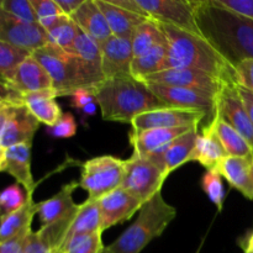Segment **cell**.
<instances>
[{
	"label": "cell",
	"instance_id": "cell-1",
	"mask_svg": "<svg viewBox=\"0 0 253 253\" xmlns=\"http://www.w3.org/2000/svg\"><path fill=\"white\" fill-rule=\"evenodd\" d=\"M195 21L205 40L231 64L253 59V20L230 12L211 0L195 1Z\"/></svg>",
	"mask_w": 253,
	"mask_h": 253
},
{
	"label": "cell",
	"instance_id": "cell-2",
	"mask_svg": "<svg viewBox=\"0 0 253 253\" xmlns=\"http://www.w3.org/2000/svg\"><path fill=\"white\" fill-rule=\"evenodd\" d=\"M161 24V22H160ZM168 42L166 69L188 68L216 77L224 83H235V68L202 35L172 25L161 24Z\"/></svg>",
	"mask_w": 253,
	"mask_h": 253
},
{
	"label": "cell",
	"instance_id": "cell-3",
	"mask_svg": "<svg viewBox=\"0 0 253 253\" xmlns=\"http://www.w3.org/2000/svg\"><path fill=\"white\" fill-rule=\"evenodd\" d=\"M94 98L104 120L114 123L131 124L141 114L169 108L132 76L106 79L94 90Z\"/></svg>",
	"mask_w": 253,
	"mask_h": 253
},
{
	"label": "cell",
	"instance_id": "cell-4",
	"mask_svg": "<svg viewBox=\"0 0 253 253\" xmlns=\"http://www.w3.org/2000/svg\"><path fill=\"white\" fill-rule=\"evenodd\" d=\"M175 215V208L166 202L162 192L157 193L141 207L136 221L105 246L104 253H141L152 240L165 232Z\"/></svg>",
	"mask_w": 253,
	"mask_h": 253
},
{
	"label": "cell",
	"instance_id": "cell-5",
	"mask_svg": "<svg viewBox=\"0 0 253 253\" xmlns=\"http://www.w3.org/2000/svg\"><path fill=\"white\" fill-rule=\"evenodd\" d=\"M31 56L48 73L57 98L72 96L82 89L94 91L83 66L74 54L48 43L31 52Z\"/></svg>",
	"mask_w": 253,
	"mask_h": 253
},
{
	"label": "cell",
	"instance_id": "cell-6",
	"mask_svg": "<svg viewBox=\"0 0 253 253\" xmlns=\"http://www.w3.org/2000/svg\"><path fill=\"white\" fill-rule=\"evenodd\" d=\"M101 231V217L99 204L86 199L73 212L54 224L42 226L39 235L53 253H59L72 239L82 235Z\"/></svg>",
	"mask_w": 253,
	"mask_h": 253
},
{
	"label": "cell",
	"instance_id": "cell-7",
	"mask_svg": "<svg viewBox=\"0 0 253 253\" xmlns=\"http://www.w3.org/2000/svg\"><path fill=\"white\" fill-rule=\"evenodd\" d=\"M125 160L114 156H99L82 165L79 187L88 193V199L98 202L104 195L121 187Z\"/></svg>",
	"mask_w": 253,
	"mask_h": 253
},
{
	"label": "cell",
	"instance_id": "cell-8",
	"mask_svg": "<svg viewBox=\"0 0 253 253\" xmlns=\"http://www.w3.org/2000/svg\"><path fill=\"white\" fill-rule=\"evenodd\" d=\"M168 175L150 160L132 155L125 160V169L121 188L137 198L142 204L161 193Z\"/></svg>",
	"mask_w": 253,
	"mask_h": 253
},
{
	"label": "cell",
	"instance_id": "cell-9",
	"mask_svg": "<svg viewBox=\"0 0 253 253\" xmlns=\"http://www.w3.org/2000/svg\"><path fill=\"white\" fill-rule=\"evenodd\" d=\"M142 15L161 24L199 34L195 21V1L187 0H135Z\"/></svg>",
	"mask_w": 253,
	"mask_h": 253
},
{
	"label": "cell",
	"instance_id": "cell-10",
	"mask_svg": "<svg viewBox=\"0 0 253 253\" xmlns=\"http://www.w3.org/2000/svg\"><path fill=\"white\" fill-rule=\"evenodd\" d=\"M143 82L147 84L190 89V90L199 91V93L207 94L214 98H216L224 84H226L211 74L188 68L166 69V71L146 77Z\"/></svg>",
	"mask_w": 253,
	"mask_h": 253
},
{
	"label": "cell",
	"instance_id": "cell-11",
	"mask_svg": "<svg viewBox=\"0 0 253 253\" xmlns=\"http://www.w3.org/2000/svg\"><path fill=\"white\" fill-rule=\"evenodd\" d=\"M0 40L17 48L34 52L48 44L47 32L39 22L22 21L0 7Z\"/></svg>",
	"mask_w": 253,
	"mask_h": 253
},
{
	"label": "cell",
	"instance_id": "cell-12",
	"mask_svg": "<svg viewBox=\"0 0 253 253\" xmlns=\"http://www.w3.org/2000/svg\"><path fill=\"white\" fill-rule=\"evenodd\" d=\"M207 119L204 113L179 108H163L141 114L131 123L132 130L142 131L150 128H193L199 127Z\"/></svg>",
	"mask_w": 253,
	"mask_h": 253
},
{
	"label": "cell",
	"instance_id": "cell-13",
	"mask_svg": "<svg viewBox=\"0 0 253 253\" xmlns=\"http://www.w3.org/2000/svg\"><path fill=\"white\" fill-rule=\"evenodd\" d=\"M215 115L241 133L253 148V125L235 83H226L215 98Z\"/></svg>",
	"mask_w": 253,
	"mask_h": 253
},
{
	"label": "cell",
	"instance_id": "cell-14",
	"mask_svg": "<svg viewBox=\"0 0 253 253\" xmlns=\"http://www.w3.org/2000/svg\"><path fill=\"white\" fill-rule=\"evenodd\" d=\"M147 84V83H146ZM148 88L168 106L204 113L210 121L215 116V98L179 86L147 84Z\"/></svg>",
	"mask_w": 253,
	"mask_h": 253
},
{
	"label": "cell",
	"instance_id": "cell-15",
	"mask_svg": "<svg viewBox=\"0 0 253 253\" xmlns=\"http://www.w3.org/2000/svg\"><path fill=\"white\" fill-rule=\"evenodd\" d=\"M101 217V232L130 220L140 211L142 203L124 188H118L98 200Z\"/></svg>",
	"mask_w": 253,
	"mask_h": 253
},
{
	"label": "cell",
	"instance_id": "cell-16",
	"mask_svg": "<svg viewBox=\"0 0 253 253\" xmlns=\"http://www.w3.org/2000/svg\"><path fill=\"white\" fill-rule=\"evenodd\" d=\"M104 78L114 79L131 76L133 51L131 39L110 36L100 44Z\"/></svg>",
	"mask_w": 253,
	"mask_h": 253
},
{
	"label": "cell",
	"instance_id": "cell-17",
	"mask_svg": "<svg viewBox=\"0 0 253 253\" xmlns=\"http://www.w3.org/2000/svg\"><path fill=\"white\" fill-rule=\"evenodd\" d=\"M198 135H199V127L190 128L189 131L170 142L167 147L145 157L157 166L166 175H169L173 170L182 167L184 163L190 162Z\"/></svg>",
	"mask_w": 253,
	"mask_h": 253
},
{
	"label": "cell",
	"instance_id": "cell-18",
	"mask_svg": "<svg viewBox=\"0 0 253 253\" xmlns=\"http://www.w3.org/2000/svg\"><path fill=\"white\" fill-rule=\"evenodd\" d=\"M40 123L24 104H14L7 125L0 137L5 148L20 143H32Z\"/></svg>",
	"mask_w": 253,
	"mask_h": 253
},
{
	"label": "cell",
	"instance_id": "cell-19",
	"mask_svg": "<svg viewBox=\"0 0 253 253\" xmlns=\"http://www.w3.org/2000/svg\"><path fill=\"white\" fill-rule=\"evenodd\" d=\"M7 84L12 90L19 94L53 89V84L46 69L32 56L27 57L22 63L19 64L7 81Z\"/></svg>",
	"mask_w": 253,
	"mask_h": 253
},
{
	"label": "cell",
	"instance_id": "cell-20",
	"mask_svg": "<svg viewBox=\"0 0 253 253\" xmlns=\"http://www.w3.org/2000/svg\"><path fill=\"white\" fill-rule=\"evenodd\" d=\"M68 52L74 54L79 59L89 82H90L91 86L95 90L105 81L103 74V68H101L100 44L93 41L84 32L79 31L73 46H72V48Z\"/></svg>",
	"mask_w": 253,
	"mask_h": 253
},
{
	"label": "cell",
	"instance_id": "cell-21",
	"mask_svg": "<svg viewBox=\"0 0 253 253\" xmlns=\"http://www.w3.org/2000/svg\"><path fill=\"white\" fill-rule=\"evenodd\" d=\"M71 19L76 22L82 32L98 44H101L109 37L113 36L108 21L95 0H84Z\"/></svg>",
	"mask_w": 253,
	"mask_h": 253
},
{
	"label": "cell",
	"instance_id": "cell-22",
	"mask_svg": "<svg viewBox=\"0 0 253 253\" xmlns=\"http://www.w3.org/2000/svg\"><path fill=\"white\" fill-rule=\"evenodd\" d=\"M194 128V127H193ZM190 128H150V130L135 131L130 132V145L132 146V155L145 156L163 150L170 142L182 136Z\"/></svg>",
	"mask_w": 253,
	"mask_h": 253
},
{
	"label": "cell",
	"instance_id": "cell-23",
	"mask_svg": "<svg viewBox=\"0 0 253 253\" xmlns=\"http://www.w3.org/2000/svg\"><path fill=\"white\" fill-rule=\"evenodd\" d=\"M31 147L32 143H20L6 148L4 172L15 178L26 193H34L36 188L31 173Z\"/></svg>",
	"mask_w": 253,
	"mask_h": 253
},
{
	"label": "cell",
	"instance_id": "cell-24",
	"mask_svg": "<svg viewBox=\"0 0 253 253\" xmlns=\"http://www.w3.org/2000/svg\"><path fill=\"white\" fill-rule=\"evenodd\" d=\"M78 187L79 182H71L68 184H64L56 195L39 203L37 214H39L42 226L54 224L64 219L78 208L79 204H76L73 200V193Z\"/></svg>",
	"mask_w": 253,
	"mask_h": 253
},
{
	"label": "cell",
	"instance_id": "cell-25",
	"mask_svg": "<svg viewBox=\"0 0 253 253\" xmlns=\"http://www.w3.org/2000/svg\"><path fill=\"white\" fill-rule=\"evenodd\" d=\"M95 1L105 16L113 36L131 39L136 27L150 19L142 14L118 6L110 0H95Z\"/></svg>",
	"mask_w": 253,
	"mask_h": 253
},
{
	"label": "cell",
	"instance_id": "cell-26",
	"mask_svg": "<svg viewBox=\"0 0 253 253\" xmlns=\"http://www.w3.org/2000/svg\"><path fill=\"white\" fill-rule=\"evenodd\" d=\"M252 162L246 158L226 156L216 169L232 188L250 200H253Z\"/></svg>",
	"mask_w": 253,
	"mask_h": 253
},
{
	"label": "cell",
	"instance_id": "cell-27",
	"mask_svg": "<svg viewBox=\"0 0 253 253\" xmlns=\"http://www.w3.org/2000/svg\"><path fill=\"white\" fill-rule=\"evenodd\" d=\"M57 94L53 89L21 94V103L29 109L30 113L39 120L40 124L53 127L62 116V109L56 101Z\"/></svg>",
	"mask_w": 253,
	"mask_h": 253
},
{
	"label": "cell",
	"instance_id": "cell-28",
	"mask_svg": "<svg viewBox=\"0 0 253 253\" xmlns=\"http://www.w3.org/2000/svg\"><path fill=\"white\" fill-rule=\"evenodd\" d=\"M226 156V152L215 136L214 131L209 125H205L202 132L198 135L190 162L193 161V162L200 163L203 167L207 168V170L217 169L221 161Z\"/></svg>",
	"mask_w": 253,
	"mask_h": 253
},
{
	"label": "cell",
	"instance_id": "cell-29",
	"mask_svg": "<svg viewBox=\"0 0 253 253\" xmlns=\"http://www.w3.org/2000/svg\"><path fill=\"white\" fill-rule=\"evenodd\" d=\"M208 125L214 131L215 136L220 141L227 156L242 157L246 158V160L253 161L252 146L245 140V137L241 133L237 132L229 124L225 123L221 118L215 115L214 119Z\"/></svg>",
	"mask_w": 253,
	"mask_h": 253
},
{
	"label": "cell",
	"instance_id": "cell-30",
	"mask_svg": "<svg viewBox=\"0 0 253 253\" xmlns=\"http://www.w3.org/2000/svg\"><path fill=\"white\" fill-rule=\"evenodd\" d=\"M32 195L34 193L27 194V202L21 209L0 216V242L12 239L31 229L32 220L39 209V203L34 202Z\"/></svg>",
	"mask_w": 253,
	"mask_h": 253
},
{
	"label": "cell",
	"instance_id": "cell-31",
	"mask_svg": "<svg viewBox=\"0 0 253 253\" xmlns=\"http://www.w3.org/2000/svg\"><path fill=\"white\" fill-rule=\"evenodd\" d=\"M168 56V42L166 40L146 53L135 57L131 64V76L142 81L148 76L165 71Z\"/></svg>",
	"mask_w": 253,
	"mask_h": 253
},
{
	"label": "cell",
	"instance_id": "cell-32",
	"mask_svg": "<svg viewBox=\"0 0 253 253\" xmlns=\"http://www.w3.org/2000/svg\"><path fill=\"white\" fill-rule=\"evenodd\" d=\"M166 35L161 24L153 19H147L138 25L131 36L133 58L146 53L157 44L166 41Z\"/></svg>",
	"mask_w": 253,
	"mask_h": 253
},
{
	"label": "cell",
	"instance_id": "cell-33",
	"mask_svg": "<svg viewBox=\"0 0 253 253\" xmlns=\"http://www.w3.org/2000/svg\"><path fill=\"white\" fill-rule=\"evenodd\" d=\"M79 27L77 26L76 22L71 17L63 16L53 25L52 29L47 31V37H48V43L52 46H56L63 51L68 52L73 46L77 36L79 34Z\"/></svg>",
	"mask_w": 253,
	"mask_h": 253
},
{
	"label": "cell",
	"instance_id": "cell-34",
	"mask_svg": "<svg viewBox=\"0 0 253 253\" xmlns=\"http://www.w3.org/2000/svg\"><path fill=\"white\" fill-rule=\"evenodd\" d=\"M31 56V52L17 48L0 40V78L7 83L20 63Z\"/></svg>",
	"mask_w": 253,
	"mask_h": 253
},
{
	"label": "cell",
	"instance_id": "cell-35",
	"mask_svg": "<svg viewBox=\"0 0 253 253\" xmlns=\"http://www.w3.org/2000/svg\"><path fill=\"white\" fill-rule=\"evenodd\" d=\"M101 235L103 232L98 231L74 237L59 253H104L105 246Z\"/></svg>",
	"mask_w": 253,
	"mask_h": 253
},
{
	"label": "cell",
	"instance_id": "cell-36",
	"mask_svg": "<svg viewBox=\"0 0 253 253\" xmlns=\"http://www.w3.org/2000/svg\"><path fill=\"white\" fill-rule=\"evenodd\" d=\"M202 188L210 202L221 211L225 200V188L222 183V177L216 169L207 170L202 178Z\"/></svg>",
	"mask_w": 253,
	"mask_h": 253
},
{
	"label": "cell",
	"instance_id": "cell-37",
	"mask_svg": "<svg viewBox=\"0 0 253 253\" xmlns=\"http://www.w3.org/2000/svg\"><path fill=\"white\" fill-rule=\"evenodd\" d=\"M31 4L36 14L37 22L46 30V32L63 16L56 0H31Z\"/></svg>",
	"mask_w": 253,
	"mask_h": 253
},
{
	"label": "cell",
	"instance_id": "cell-38",
	"mask_svg": "<svg viewBox=\"0 0 253 253\" xmlns=\"http://www.w3.org/2000/svg\"><path fill=\"white\" fill-rule=\"evenodd\" d=\"M27 202V193L22 190V187L17 183L9 185L0 192V205L2 215L11 214L21 209Z\"/></svg>",
	"mask_w": 253,
	"mask_h": 253
},
{
	"label": "cell",
	"instance_id": "cell-39",
	"mask_svg": "<svg viewBox=\"0 0 253 253\" xmlns=\"http://www.w3.org/2000/svg\"><path fill=\"white\" fill-rule=\"evenodd\" d=\"M0 7L22 21L31 22V24L37 22L31 0H1Z\"/></svg>",
	"mask_w": 253,
	"mask_h": 253
},
{
	"label": "cell",
	"instance_id": "cell-40",
	"mask_svg": "<svg viewBox=\"0 0 253 253\" xmlns=\"http://www.w3.org/2000/svg\"><path fill=\"white\" fill-rule=\"evenodd\" d=\"M211 2L239 16L253 20V0H211Z\"/></svg>",
	"mask_w": 253,
	"mask_h": 253
},
{
	"label": "cell",
	"instance_id": "cell-41",
	"mask_svg": "<svg viewBox=\"0 0 253 253\" xmlns=\"http://www.w3.org/2000/svg\"><path fill=\"white\" fill-rule=\"evenodd\" d=\"M51 135L57 138L73 137L77 132L76 119L71 113H63L56 125L49 130Z\"/></svg>",
	"mask_w": 253,
	"mask_h": 253
},
{
	"label": "cell",
	"instance_id": "cell-42",
	"mask_svg": "<svg viewBox=\"0 0 253 253\" xmlns=\"http://www.w3.org/2000/svg\"><path fill=\"white\" fill-rule=\"evenodd\" d=\"M235 79L237 85L253 91V59H247L235 67Z\"/></svg>",
	"mask_w": 253,
	"mask_h": 253
},
{
	"label": "cell",
	"instance_id": "cell-43",
	"mask_svg": "<svg viewBox=\"0 0 253 253\" xmlns=\"http://www.w3.org/2000/svg\"><path fill=\"white\" fill-rule=\"evenodd\" d=\"M31 231L32 229H30L12 239L0 242V253H24L27 236Z\"/></svg>",
	"mask_w": 253,
	"mask_h": 253
},
{
	"label": "cell",
	"instance_id": "cell-44",
	"mask_svg": "<svg viewBox=\"0 0 253 253\" xmlns=\"http://www.w3.org/2000/svg\"><path fill=\"white\" fill-rule=\"evenodd\" d=\"M24 253H53L52 250L41 239L37 231H31L27 236Z\"/></svg>",
	"mask_w": 253,
	"mask_h": 253
},
{
	"label": "cell",
	"instance_id": "cell-45",
	"mask_svg": "<svg viewBox=\"0 0 253 253\" xmlns=\"http://www.w3.org/2000/svg\"><path fill=\"white\" fill-rule=\"evenodd\" d=\"M95 101L94 98V91L88 90V89H82V90L76 91L72 95V105L76 109H84Z\"/></svg>",
	"mask_w": 253,
	"mask_h": 253
},
{
	"label": "cell",
	"instance_id": "cell-46",
	"mask_svg": "<svg viewBox=\"0 0 253 253\" xmlns=\"http://www.w3.org/2000/svg\"><path fill=\"white\" fill-rule=\"evenodd\" d=\"M0 103H15V104H22L21 103V94L16 93L10 88L9 84L0 78Z\"/></svg>",
	"mask_w": 253,
	"mask_h": 253
},
{
	"label": "cell",
	"instance_id": "cell-47",
	"mask_svg": "<svg viewBox=\"0 0 253 253\" xmlns=\"http://www.w3.org/2000/svg\"><path fill=\"white\" fill-rule=\"evenodd\" d=\"M237 91H239V95L241 98L242 104H244L245 109H246L247 114H249V118L251 120L253 125V91L250 90V89L244 88L241 85H237Z\"/></svg>",
	"mask_w": 253,
	"mask_h": 253
},
{
	"label": "cell",
	"instance_id": "cell-48",
	"mask_svg": "<svg viewBox=\"0 0 253 253\" xmlns=\"http://www.w3.org/2000/svg\"><path fill=\"white\" fill-rule=\"evenodd\" d=\"M83 1L84 0H56L62 14L68 17H71L78 10V7L83 4Z\"/></svg>",
	"mask_w": 253,
	"mask_h": 253
},
{
	"label": "cell",
	"instance_id": "cell-49",
	"mask_svg": "<svg viewBox=\"0 0 253 253\" xmlns=\"http://www.w3.org/2000/svg\"><path fill=\"white\" fill-rule=\"evenodd\" d=\"M15 103H7L5 104L4 108L0 110V137H1L2 132H4L5 127L7 125V121H9L10 115H11V110H12V105Z\"/></svg>",
	"mask_w": 253,
	"mask_h": 253
},
{
	"label": "cell",
	"instance_id": "cell-50",
	"mask_svg": "<svg viewBox=\"0 0 253 253\" xmlns=\"http://www.w3.org/2000/svg\"><path fill=\"white\" fill-rule=\"evenodd\" d=\"M242 249H244L245 253H253V231L245 240V244L242 245Z\"/></svg>",
	"mask_w": 253,
	"mask_h": 253
},
{
	"label": "cell",
	"instance_id": "cell-51",
	"mask_svg": "<svg viewBox=\"0 0 253 253\" xmlns=\"http://www.w3.org/2000/svg\"><path fill=\"white\" fill-rule=\"evenodd\" d=\"M5 156H6V148L0 142V172H4L5 166Z\"/></svg>",
	"mask_w": 253,
	"mask_h": 253
},
{
	"label": "cell",
	"instance_id": "cell-52",
	"mask_svg": "<svg viewBox=\"0 0 253 253\" xmlns=\"http://www.w3.org/2000/svg\"><path fill=\"white\" fill-rule=\"evenodd\" d=\"M83 110L85 111L86 114H88V113H89V114H93L94 111H95V105H94V103H93V104H89V105L86 106V108H84Z\"/></svg>",
	"mask_w": 253,
	"mask_h": 253
},
{
	"label": "cell",
	"instance_id": "cell-53",
	"mask_svg": "<svg viewBox=\"0 0 253 253\" xmlns=\"http://www.w3.org/2000/svg\"><path fill=\"white\" fill-rule=\"evenodd\" d=\"M5 104H7V103H0V110H1V109L4 108V106H5Z\"/></svg>",
	"mask_w": 253,
	"mask_h": 253
},
{
	"label": "cell",
	"instance_id": "cell-54",
	"mask_svg": "<svg viewBox=\"0 0 253 253\" xmlns=\"http://www.w3.org/2000/svg\"><path fill=\"white\" fill-rule=\"evenodd\" d=\"M2 215V211H1V205H0V216Z\"/></svg>",
	"mask_w": 253,
	"mask_h": 253
},
{
	"label": "cell",
	"instance_id": "cell-55",
	"mask_svg": "<svg viewBox=\"0 0 253 253\" xmlns=\"http://www.w3.org/2000/svg\"><path fill=\"white\" fill-rule=\"evenodd\" d=\"M251 170H252V179H253V162H252V168H251Z\"/></svg>",
	"mask_w": 253,
	"mask_h": 253
},
{
	"label": "cell",
	"instance_id": "cell-56",
	"mask_svg": "<svg viewBox=\"0 0 253 253\" xmlns=\"http://www.w3.org/2000/svg\"><path fill=\"white\" fill-rule=\"evenodd\" d=\"M0 6H1V0H0Z\"/></svg>",
	"mask_w": 253,
	"mask_h": 253
}]
</instances>
